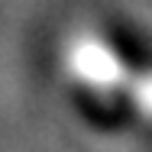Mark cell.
I'll return each instance as SVG.
<instances>
[{"mask_svg":"<svg viewBox=\"0 0 152 152\" xmlns=\"http://www.w3.org/2000/svg\"><path fill=\"white\" fill-rule=\"evenodd\" d=\"M139 100H142L146 110H152V78H146V81L139 84Z\"/></svg>","mask_w":152,"mask_h":152,"instance_id":"cell-1","label":"cell"}]
</instances>
